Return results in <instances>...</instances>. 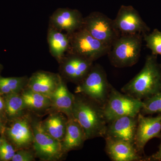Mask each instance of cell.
I'll list each match as a JSON object with an SVG mask.
<instances>
[{"label":"cell","instance_id":"obj_1","mask_svg":"<svg viewBox=\"0 0 161 161\" xmlns=\"http://www.w3.org/2000/svg\"><path fill=\"white\" fill-rule=\"evenodd\" d=\"M72 116L85 132L87 140L104 137L107 122L103 107L84 95L75 94Z\"/></svg>","mask_w":161,"mask_h":161},{"label":"cell","instance_id":"obj_15","mask_svg":"<svg viewBox=\"0 0 161 161\" xmlns=\"http://www.w3.org/2000/svg\"><path fill=\"white\" fill-rule=\"evenodd\" d=\"M105 150L113 161H146V156L139 153L134 144L125 141L105 137Z\"/></svg>","mask_w":161,"mask_h":161},{"label":"cell","instance_id":"obj_29","mask_svg":"<svg viewBox=\"0 0 161 161\" xmlns=\"http://www.w3.org/2000/svg\"><path fill=\"white\" fill-rule=\"evenodd\" d=\"M5 111V102L4 99H3L0 96V112Z\"/></svg>","mask_w":161,"mask_h":161},{"label":"cell","instance_id":"obj_8","mask_svg":"<svg viewBox=\"0 0 161 161\" xmlns=\"http://www.w3.org/2000/svg\"><path fill=\"white\" fill-rule=\"evenodd\" d=\"M82 28L109 48L121 34L113 20L99 12H93L84 18Z\"/></svg>","mask_w":161,"mask_h":161},{"label":"cell","instance_id":"obj_24","mask_svg":"<svg viewBox=\"0 0 161 161\" xmlns=\"http://www.w3.org/2000/svg\"><path fill=\"white\" fill-rule=\"evenodd\" d=\"M142 101L143 105L140 113L143 115L161 114V91Z\"/></svg>","mask_w":161,"mask_h":161},{"label":"cell","instance_id":"obj_7","mask_svg":"<svg viewBox=\"0 0 161 161\" xmlns=\"http://www.w3.org/2000/svg\"><path fill=\"white\" fill-rule=\"evenodd\" d=\"M40 119L32 117L34 140L32 148L36 157L43 161L60 160L64 155L61 142L44 131Z\"/></svg>","mask_w":161,"mask_h":161},{"label":"cell","instance_id":"obj_4","mask_svg":"<svg viewBox=\"0 0 161 161\" xmlns=\"http://www.w3.org/2000/svg\"><path fill=\"white\" fill-rule=\"evenodd\" d=\"M112 86L103 68L99 64H93L86 77L77 85L75 93L84 95L103 107Z\"/></svg>","mask_w":161,"mask_h":161},{"label":"cell","instance_id":"obj_28","mask_svg":"<svg viewBox=\"0 0 161 161\" xmlns=\"http://www.w3.org/2000/svg\"><path fill=\"white\" fill-rule=\"evenodd\" d=\"M161 142L158 151L150 156L146 157V161H161V136L159 138Z\"/></svg>","mask_w":161,"mask_h":161},{"label":"cell","instance_id":"obj_11","mask_svg":"<svg viewBox=\"0 0 161 161\" xmlns=\"http://www.w3.org/2000/svg\"><path fill=\"white\" fill-rule=\"evenodd\" d=\"M161 136V114L155 117L146 116L140 112L137 115V125L134 146L139 153L144 155V148L149 141Z\"/></svg>","mask_w":161,"mask_h":161},{"label":"cell","instance_id":"obj_26","mask_svg":"<svg viewBox=\"0 0 161 161\" xmlns=\"http://www.w3.org/2000/svg\"><path fill=\"white\" fill-rule=\"evenodd\" d=\"M16 151L11 144L5 138H3V141L0 146V160L11 161Z\"/></svg>","mask_w":161,"mask_h":161},{"label":"cell","instance_id":"obj_16","mask_svg":"<svg viewBox=\"0 0 161 161\" xmlns=\"http://www.w3.org/2000/svg\"><path fill=\"white\" fill-rule=\"evenodd\" d=\"M61 78L59 73L37 71L28 78L26 88L51 98L58 87Z\"/></svg>","mask_w":161,"mask_h":161},{"label":"cell","instance_id":"obj_19","mask_svg":"<svg viewBox=\"0 0 161 161\" xmlns=\"http://www.w3.org/2000/svg\"><path fill=\"white\" fill-rule=\"evenodd\" d=\"M47 40L51 54L58 63L63 59L69 49L70 38L68 34L48 26Z\"/></svg>","mask_w":161,"mask_h":161},{"label":"cell","instance_id":"obj_23","mask_svg":"<svg viewBox=\"0 0 161 161\" xmlns=\"http://www.w3.org/2000/svg\"><path fill=\"white\" fill-rule=\"evenodd\" d=\"M28 78L27 76L4 78L0 76V95L21 93L26 88Z\"/></svg>","mask_w":161,"mask_h":161},{"label":"cell","instance_id":"obj_31","mask_svg":"<svg viewBox=\"0 0 161 161\" xmlns=\"http://www.w3.org/2000/svg\"><path fill=\"white\" fill-rule=\"evenodd\" d=\"M2 123H1V120H0V132H1V130H2Z\"/></svg>","mask_w":161,"mask_h":161},{"label":"cell","instance_id":"obj_5","mask_svg":"<svg viewBox=\"0 0 161 161\" xmlns=\"http://www.w3.org/2000/svg\"><path fill=\"white\" fill-rule=\"evenodd\" d=\"M143 105V101L119 92L112 86L106 103L103 107L107 123L125 116H137Z\"/></svg>","mask_w":161,"mask_h":161},{"label":"cell","instance_id":"obj_10","mask_svg":"<svg viewBox=\"0 0 161 161\" xmlns=\"http://www.w3.org/2000/svg\"><path fill=\"white\" fill-rule=\"evenodd\" d=\"M94 61L83 57L66 53L59 63V74L64 80L77 85L86 77Z\"/></svg>","mask_w":161,"mask_h":161},{"label":"cell","instance_id":"obj_14","mask_svg":"<svg viewBox=\"0 0 161 161\" xmlns=\"http://www.w3.org/2000/svg\"><path fill=\"white\" fill-rule=\"evenodd\" d=\"M137 116H125L115 119L107 125L104 137L125 141L134 144Z\"/></svg>","mask_w":161,"mask_h":161},{"label":"cell","instance_id":"obj_13","mask_svg":"<svg viewBox=\"0 0 161 161\" xmlns=\"http://www.w3.org/2000/svg\"><path fill=\"white\" fill-rule=\"evenodd\" d=\"M83 20L78 9L58 8L50 17L49 26L70 34L82 28Z\"/></svg>","mask_w":161,"mask_h":161},{"label":"cell","instance_id":"obj_17","mask_svg":"<svg viewBox=\"0 0 161 161\" xmlns=\"http://www.w3.org/2000/svg\"><path fill=\"white\" fill-rule=\"evenodd\" d=\"M86 140L85 132L79 123L73 116L68 118L66 132L61 142L64 154L81 148Z\"/></svg>","mask_w":161,"mask_h":161},{"label":"cell","instance_id":"obj_20","mask_svg":"<svg viewBox=\"0 0 161 161\" xmlns=\"http://www.w3.org/2000/svg\"><path fill=\"white\" fill-rule=\"evenodd\" d=\"M26 110L35 113L49 112L52 108L49 97L25 88L21 92Z\"/></svg>","mask_w":161,"mask_h":161},{"label":"cell","instance_id":"obj_21","mask_svg":"<svg viewBox=\"0 0 161 161\" xmlns=\"http://www.w3.org/2000/svg\"><path fill=\"white\" fill-rule=\"evenodd\" d=\"M67 117L60 112L50 113L48 117L41 121L42 128L46 133L61 142L66 132Z\"/></svg>","mask_w":161,"mask_h":161},{"label":"cell","instance_id":"obj_2","mask_svg":"<svg viewBox=\"0 0 161 161\" xmlns=\"http://www.w3.org/2000/svg\"><path fill=\"white\" fill-rule=\"evenodd\" d=\"M161 91V64L157 56L148 55L143 67L121 88L123 93L143 100Z\"/></svg>","mask_w":161,"mask_h":161},{"label":"cell","instance_id":"obj_9","mask_svg":"<svg viewBox=\"0 0 161 161\" xmlns=\"http://www.w3.org/2000/svg\"><path fill=\"white\" fill-rule=\"evenodd\" d=\"M13 120L14 121L6 131L12 145L17 150L32 148L34 140L32 115L28 111Z\"/></svg>","mask_w":161,"mask_h":161},{"label":"cell","instance_id":"obj_3","mask_svg":"<svg viewBox=\"0 0 161 161\" xmlns=\"http://www.w3.org/2000/svg\"><path fill=\"white\" fill-rule=\"evenodd\" d=\"M142 39L141 34H121L107 54L111 64L119 68L135 64L140 57Z\"/></svg>","mask_w":161,"mask_h":161},{"label":"cell","instance_id":"obj_27","mask_svg":"<svg viewBox=\"0 0 161 161\" xmlns=\"http://www.w3.org/2000/svg\"><path fill=\"white\" fill-rule=\"evenodd\" d=\"M35 153L33 150L23 149L17 150L12 159V161H34L35 160Z\"/></svg>","mask_w":161,"mask_h":161},{"label":"cell","instance_id":"obj_25","mask_svg":"<svg viewBox=\"0 0 161 161\" xmlns=\"http://www.w3.org/2000/svg\"><path fill=\"white\" fill-rule=\"evenodd\" d=\"M147 48L152 51L153 55L161 56V31L155 29L151 33L142 35Z\"/></svg>","mask_w":161,"mask_h":161},{"label":"cell","instance_id":"obj_18","mask_svg":"<svg viewBox=\"0 0 161 161\" xmlns=\"http://www.w3.org/2000/svg\"><path fill=\"white\" fill-rule=\"evenodd\" d=\"M52 108L51 112H60L67 118L72 117V109L75 100V95L70 92L65 80L61 78L57 89L51 97Z\"/></svg>","mask_w":161,"mask_h":161},{"label":"cell","instance_id":"obj_32","mask_svg":"<svg viewBox=\"0 0 161 161\" xmlns=\"http://www.w3.org/2000/svg\"><path fill=\"white\" fill-rule=\"evenodd\" d=\"M2 141H3V138L0 136V146H1V144H2Z\"/></svg>","mask_w":161,"mask_h":161},{"label":"cell","instance_id":"obj_30","mask_svg":"<svg viewBox=\"0 0 161 161\" xmlns=\"http://www.w3.org/2000/svg\"><path fill=\"white\" fill-rule=\"evenodd\" d=\"M3 66L2 64H0V73H1V72H2V71L3 70Z\"/></svg>","mask_w":161,"mask_h":161},{"label":"cell","instance_id":"obj_6","mask_svg":"<svg viewBox=\"0 0 161 161\" xmlns=\"http://www.w3.org/2000/svg\"><path fill=\"white\" fill-rule=\"evenodd\" d=\"M70 38V53L95 61L108 54L110 48L92 36L82 28L69 34Z\"/></svg>","mask_w":161,"mask_h":161},{"label":"cell","instance_id":"obj_12","mask_svg":"<svg viewBox=\"0 0 161 161\" xmlns=\"http://www.w3.org/2000/svg\"><path fill=\"white\" fill-rule=\"evenodd\" d=\"M113 21L120 34L143 35L150 31V28L141 18L138 11L131 6H121Z\"/></svg>","mask_w":161,"mask_h":161},{"label":"cell","instance_id":"obj_22","mask_svg":"<svg viewBox=\"0 0 161 161\" xmlns=\"http://www.w3.org/2000/svg\"><path fill=\"white\" fill-rule=\"evenodd\" d=\"M5 112L10 119H14L25 114L26 110L21 93L5 95Z\"/></svg>","mask_w":161,"mask_h":161}]
</instances>
